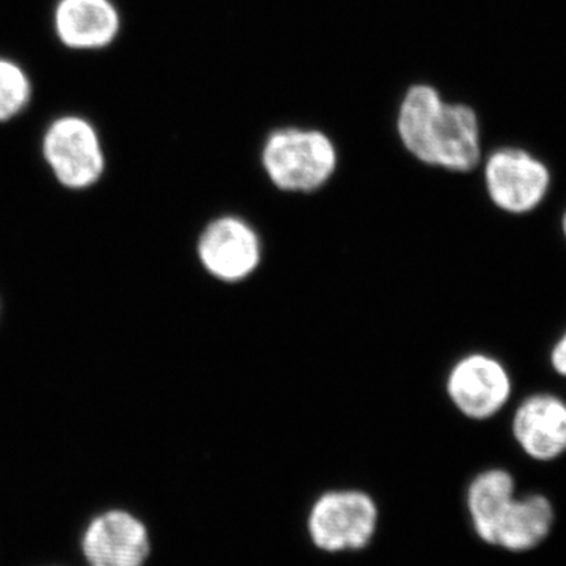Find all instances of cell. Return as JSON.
Instances as JSON below:
<instances>
[{"label": "cell", "instance_id": "obj_12", "mask_svg": "<svg viewBox=\"0 0 566 566\" xmlns=\"http://www.w3.org/2000/svg\"><path fill=\"white\" fill-rule=\"evenodd\" d=\"M554 517V506L546 495H516L495 531L493 545L512 553L532 549L549 535Z\"/></svg>", "mask_w": 566, "mask_h": 566}, {"label": "cell", "instance_id": "obj_3", "mask_svg": "<svg viewBox=\"0 0 566 566\" xmlns=\"http://www.w3.org/2000/svg\"><path fill=\"white\" fill-rule=\"evenodd\" d=\"M483 180L491 203L512 216H527L546 202L553 170L545 159L521 147H502L488 156Z\"/></svg>", "mask_w": 566, "mask_h": 566}, {"label": "cell", "instance_id": "obj_8", "mask_svg": "<svg viewBox=\"0 0 566 566\" xmlns=\"http://www.w3.org/2000/svg\"><path fill=\"white\" fill-rule=\"evenodd\" d=\"M513 439L521 452L551 463L566 455V400L553 392H535L520 401L513 412Z\"/></svg>", "mask_w": 566, "mask_h": 566}, {"label": "cell", "instance_id": "obj_13", "mask_svg": "<svg viewBox=\"0 0 566 566\" xmlns=\"http://www.w3.org/2000/svg\"><path fill=\"white\" fill-rule=\"evenodd\" d=\"M31 96L28 76L14 63L0 61V122L10 120L24 109Z\"/></svg>", "mask_w": 566, "mask_h": 566}, {"label": "cell", "instance_id": "obj_1", "mask_svg": "<svg viewBox=\"0 0 566 566\" xmlns=\"http://www.w3.org/2000/svg\"><path fill=\"white\" fill-rule=\"evenodd\" d=\"M398 133L405 147L428 166L468 174L482 161L475 111L465 104L446 103L428 85H416L406 95Z\"/></svg>", "mask_w": 566, "mask_h": 566}, {"label": "cell", "instance_id": "obj_4", "mask_svg": "<svg viewBox=\"0 0 566 566\" xmlns=\"http://www.w3.org/2000/svg\"><path fill=\"white\" fill-rule=\"evenodd\" d=\"M378 520V505L365 491H326L308 512L307 532L324 553H348L364 549L374 539Z\"/></svg>", "mask_w": 566, "mask_h": 566}, {"label": "cell", "instance_id": "obj_7", "mask_svg": "<svg viewBox=\"0 0 566 566\" xmlns=\"http://www.w3.org/2000/svg\"><path fill=\"white\" fill-rule=\"evenodd\" d=\"M44 158L62 185L84 189L99 180L104 156L98 134L77 117L52 123L43 142Z\"/></svg>", "mask_w": 566, "mask_h": 566}, {"label": "cell", "instance_id": "obj_2", "mask_svg": "<svg viewBox=\"0 0 566 566\" xmlns=\"http://www.w3.org/2000/svg\"><path fill=\"white\" fill-rule=\"evenodd\" d=\"M263 167L275 188L314 192L333 177L337 153L333 142L322 133L281 129L264 145Z\"/></svg>", "mask_w": 566, "mask_h": 566}, {"label": "cell", "instance_id": "obj_6", "mask_svg": "<svg viewBox=\"0 0 566 566\" xmlns=\"http://www.w3.org/2000/svg\"><path fill=\"white\" fill-rule=\"evenodd\" d=\"M197 255L211 277L223 283H241L252 277L262 264V238L240 216H221L205 227Z\"/></svg>", "mask_w": 566, "mask_h": 566}, {"label": "cell", "instance_id": "obj_11", "mask_svg": "<svg viewBox=\"0 0 566 566\" xmlns=\"http://www.w3.org/2000/svg\"><path fill=\"white\" fill-rule=\"evenodd\" d=\"M516 497L515 476L504 468H490L469 483L465 505L475 534L493 545L495 531Z\"/></svg>", "mask_w": 566, "mask_h": 566}, {"label": "cell", "instance_id": "obj_15", "mask_svg": "<svg viewBox=\"0 0 566 566\" xmlns=\"http://www.w3.org/2000/svg\"><path fill=\"white\" fill-rule=\"evenodd\" d=\"M560 232H562V237H564V240H565V243H566V208H565V211L562 212Z\"/></svg>", "mask_w": 566, "mask_h": 566}, {"label": "cell", "instance_id": "obj_10", "mask_svg": "<svg viewBox=\"0 0 566 566\" xmlns=\"http://www.w3.org/2000/svg\"><path fill=\"white\" fill-rule=\"evenodd\" d=\"M118 14L109 0H61L55 11L59 39L73 50H98L117 36Z\"/></svg>", "mask_w": 566, "mask_h": 566}, {"label": "cell", "instance_id": "obj_14", "mask_svg": "<svg viewBox=\"0 0 566 566\" xmlns=\"http://www.w3.org/2000/svg\"><path fill=\"white\" fill-rule=\"evenodd\" d=\"M549 365L554 374L566 379V329L558 335L553 348L549 349Z\"/></svg>", "mask_w": 566, "mask_h": 566}, {"label": "cell", "instance_id": "obj_9", "mask_svg": "<svg viewBox=\"0 0 566 566\" xmlns=\"http://www.w3.org/2000/svg\"><path fill=\"white\" fill-rule=\"evenodd\" d=\"M82 553L91 566H144L150 536L132 513L112 510L93 517L85 528Z\"/></svg>", "mask_w": 566, "mask_h": 566}, {"label": "cell", "instance_id": "obj_5", "mask_svg": "<svg viewBox=\"0 0 566 566\" xmlns=\"http://www.w3.org/2000/svg\"><path fill=\"white\" fill-rule=\"evenodd\" d=\"M446 394L465 419L485 422L501 415L512 400L513 379L509 368L493 354H464L450 367Z\"/></svg>", "mask_w": 566, "mask_h": 566}]
</instances>
